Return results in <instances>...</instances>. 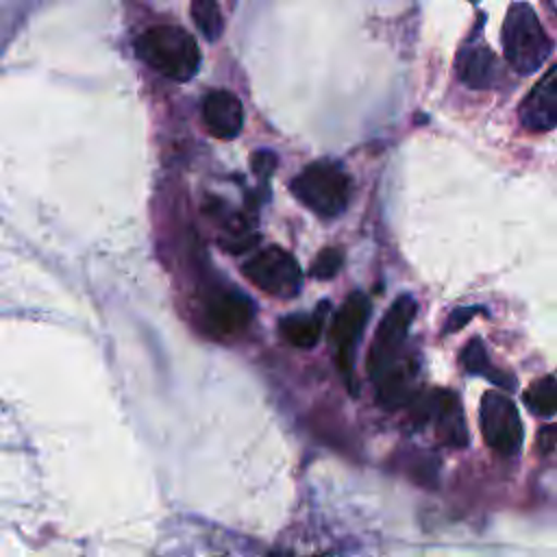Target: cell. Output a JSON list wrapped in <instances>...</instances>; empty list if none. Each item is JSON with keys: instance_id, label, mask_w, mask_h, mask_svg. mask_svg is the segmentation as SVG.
<instances>
[{"instance_id": "d6986e66", "label": "cell", "mask_w": 557, "mask_h": 557, "mask_svg": "<svg viewBox=\"0 0 557 557\" xmlns=\"http://www.w3.org/2000/svg\"><path fill=\"white\" fill-rule=\"evenodd\" d=\"M546 4H548V11L553 13L555 11V0H546Z\"/></svg>"}, {"instance_id": "8992f818", "label": "cell", "mask_w": 557, "mask_h": 557, "mask_svg": "<svg viewBox=\"0 0 557 557\" xmlns=\"http://www.w3.org/2000/svg\"><path fill=\"white\" fill-rule=\"evenodd\" d=\"M244 276L274 298H292L300 292L302 272L298 261L278 246H268L242 265Z\"/></svg>"}, {"instance_id": "6da1fadb", "label": "cell", "mask_w": 557, "mask_h": 557, "mask_svg": "<svg viewBox=\"0 0 557 557\" xmlns=\"http://www.w3.org/2000/svg\"><path fill=\"white\" fill-rule=\"evenodd\" d=\"M137 57L170 81L185 83L200 67V48L181 26L159 24L144 30L135 41Z\"/></svg>"}, {"instance_id": "e0dca14e", "label": "cell", "mask_w": 557, "mask_h": 557, "mask_svg": "<svg viewBox=\"0 0 557 557\" xmlns=\"http://www.w3.org/2000/svg\"><path fill=\"white\" fill-rule=\"evenodd\" d=\"M342 250L339 248H324L318 252V257L313 259L311 263V274L320 281H326V278H333L339 268H342Z\"/></svg>"}, {"instance_id": "7a4b0ae2", "label": "cell", "mask_w": 557, "mask_h": 557, "mask_svg": "<svg viewBox=\"0 0 557 557\" xmlns=\"http://www.w3.org/2000/svg\"><path fill=\"white\" fill-rule=\"evenodd\" d=\"M500 41L507 63L518 74L537 72L553 52V39L527 2H513L507 9L500 28Z\"/></svg>"}, {"instance_id": "7c38bea8", "label": "cell", "mask_w": 557, "mask_h": 557, "mask_svg": "<svg viewBox=\"0 0 557 557\" xmlns=\"http://www.w3.org/2000/svg\"><path fill=\"white\" fill-rule=\"evenodd\" d=\"M457 76L472 89H487L498 78V61L485 46H468L457 57Z\"/></svg>"}, {"instance_id": "ac0fdd59", "label": "cell", "mask_w": 557, "mask_h": 557, "mask_svg": "<svg viewBox=\"0 0 557 557\" xmlns=\"http://www.w3.org/2000/svg\"><path fill=\"white\" fill-rule=\"evenodd\" d=\"M474 311H476V309H470V307L453 311L450 318H448V322H446V329H444V331H457V329H461V326L474 315Z\"/></svg>"}, {"instance_id": "277c9868", "label": "cell", "mask_w": 557, "mask_h": 557, "mask_svg": "<svg viewBox=\"0 0 557 557\" xmlns=\"http://www.w3.org/2000/svg\"><path fill=\"white\" fill-rule=\"evenodd\" d=\"M416 311L418 302L413 300V296L403 294L392 302V307L379 322L374 339L368 350V372L372 379H376L385 368H389L400 357Z\"/></svg>"}, {"instance_id": "5b68a950", "label": "cell", "mask_w": 557, "mask_h": 557, "mask_svg": "<svg viewBox=\"0 0 557 557\" xmlns=\"http://www.w3.org/2000/svg\"><path fill=\"white\" fill-rule=\"evenodd\" d=\"M479 426L485 444L505 457L520 450L524 440V426L516 403L503 392H487L479 405Z\"/></svg>"}, {"instance_id": "2e32d148", "label": "cell", "mask_w": 557, "mask_h": 557, "mask_svg": "<svg viewBox=\"0 0 557 557\" xmlns=\"http://www.w3.org/2000/svg\"><path fill=\"white\" fill-rule=\"evenodd\" d=\"M461 363L466 368V372L470 374H492V366H490V359H487V352H485V346L479 337L470 339L461 352Z\"/></svg>"}, {"instance_id": "52a82bcc", "label": "cell", "mask_w": 557, "mask_h": 557, "mask_svg": "<svg viewBox=\"0 0 557 557\" xmlns=\"http://www.w3.org/2000/svg\"><path fill=\"white\" fill-rule=\"evenodd\" d=\"M370 298L361 292L350 294L344 305L337 309L333 322H331V342L335 346V357L342 374L346 376L348 385H352V363H355V350L363 335V329L370 320Z\"/></svg>"}, {"instance_id": "8fae6325", "label": "cell", "mask_w": 557, "mask_h": 557, "mask_svg": "<svg viewBox=\"0 0 557 557\" xmlns=\"http://www.w3.org/2000/svg\"><path fill=\"white\" fill-rule=\"evenodd\" d=\"M202 120L213 137L233 139L244 128V107L235 94L213 89L202 100Z\"/></svg>"}, {"instance_id": "3957f363", "label": "cell", "mask_w": 557, "mask_h": 557, "mask_svg": "<svg viewBox=\"0 0 557 557\" xmlns=\"http://www.w3.org/2000/svg\"><path fill=\"white\" fill-rule=\"evenodd\" d=\"M350 176L339 163L315 161L309 163L294 181V196L315 215L335 218L344 213L350 200Z\"/></svg>"}, {"instance_id": "5bb4252c", "label": "cell", "mask_w": 557, "mask_h": 557, "mask_svg": "<svg viewBox=\"0 0 557 557\" xmlns=\"http://www.w3.org/2000/svg\"><path fill=\"white\" fill-rule=\"evenodd\" d=\"M524 405L544 418H553L557 409V389H555V379L553 374H546L544 379L535 381L527 392H524Z\"/></svg>"}, {"instance_id": "9a60e30c", "label": "cell", "mask_w": 557, "mask_h": 557, "mask_svg": "<svg viewBox=\"0 0 557 557\" xmlns=\"http://www.w3.org/2000/svg\"><path fill=\"white\" fill-rule=\"evenodd\" d=\"M191 17L198 26V30L209 39L215 41L222 35L224 20L220 13V7L215 0H191Z\"/></svg>"}, {"instance_id": "9c48e42d", "label": "cell", "mask_w": 557, "mask_h": 557, "mask_svg": "<svg viewBox=\"0 0 557 557\" xmlns=\"http://www.w3.org/2000/svg\"><path fill=\"white\" fill-rule=\"evenodd\" d=\"M520 122L527 131L546 133L557 124V67L550 65L520 102Z\"/></svg>"}, {"instance_id": "30bf717a", "label": "cell", "mask_w": 557, "mask_h": 557, "mask_svg": "<svg viewBox=\"0 0 557 557\" xmlns=\"http://www.w3.org/2000/svg\"><path fill=\"white\" fill-rule=\"evenodd\" d=\"M435 422V433L442 444L450 448H463L468 444V429L461 405L455 394L446 389L429 392V416Z\"/></svg>"}, {"instance_id": "ba28073f", "label": "cell", "mask_w": 557, "mask_h": 557, "mask_svg": "<svg viewBox=\"0 0 557 557\" xmlns=\"http://www.w3.org/2000/svg\"><path fill=\"white\" fill-rule=\"evenodd\" d=\"M207 326L218 335H235L248 329L255 315L252 302L235 287H213L202 296Z\"/></svg>"}, {"instance_id": "4fadbf2b", "label": "cell", "mask_w": 557, "mask_h": 557, "mask_svg": "<svg viewBox=\"0 0 557 557\" xmlns=\"http://www.w3.org/2000/svg\"><path fill=\"white\" fill-rule=\"evenodd\" d=\"M324 309L326 305L322 302L318 311L311 313H292L278 320V331L296 348H313L320 339L322 324H324Z\"/></svg>"}]
</instances>
